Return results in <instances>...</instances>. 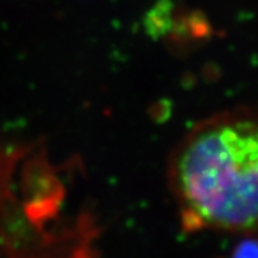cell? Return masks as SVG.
Returning a JSON list of instances; mask_svg holds the SVG:
<instances>
[{
    "mask_svg": "<svg viewBox=\"0 0 258 258\" xmlns=\"http://www.w3.org/2000/svg\"><path fill=\"white\" fill-rule=\"evenodd\" d=\"M167 180L184 231L258 232V105L198 122L170 157Z\"/></svg>",
    "mask_w": 258,
    "mask_h": 258,
    "instance_id": "6da1fadb",
    "label": "cell"
},
{
    "mask_svg": "<svg viewBox=\"0 0 258 258\" xmlns=\"http://www.w3.org/2000/svg\"><path fill=\"white\" fill-rule=\"evenodd\" d=\"M248 234L236 244L231 258H258V232Z\"/></svg>",
    "mask_w": 258,
    "mask_h": 258,
    "instance_id": "7a4b0ae2",
    "label": "cell"
}]
</instances>
